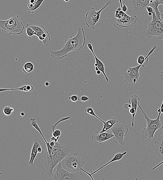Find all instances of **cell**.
Here are the masks:
<instances>
[{
    "label": "cell",
    "instance_id": "f35d334b",
    "mask_svg": "<svg viewBox=\"0 0 163 180\" xmlns=\"http://www.w3.org/2000/svg\"><path fill=\"white\" fill-rule=\"evenodd\" d=\"M121 9L122 11L125 12H126L127 10V7L126 5H122V7H121Z\"/></svg>",
    "mask_w": 163,
    "mask_h": 180
},
{
    "label": "cell",
    "instance_id": "d6a6232c",
    "mask_svg": "<svg viewBox=\"0 0 163 180\" xmlns=\"http://www.w3.org/2000/svg\"><path fill=\"white\" fill-rule=\"evenodd\" d=\"M52 135L55 137L59 138L61 135V131L58 130H55L52 132Z\"/></svg>",
    "mask_w": 163,
    "mask_h": 180
},
{
    "label": "cell",
    "instance_id": "816d5d0a",
    "mask_svg": "<svg viewBox=\"0 0 163 180\" xmlns=\"http://www.w3.org/2000/svg\"><path fill=\"white\" fill-rule=\"evenodd\" d=\"M37 1V0H34L35 2H36Z\"/></svg>",
    "mask_w": 163,
    "mask_h": 180
},
{
    "label": "cell",
    "instance_id": "f1b7e54d",
    "mask_svg": "<svg viewBox=\"0 0 163 180\" xmlns=\"http://www.w3.org/2000/svg\"><path fill=\"white\" fill-rule=\"evenodd\" d=\"M85 111L86 113L89 114V115L95 116L99 120L101 121L102 122H103V121L98 116H97L96 114L94 112V111L93 108L91 107H88L85 110Z\"/></svg>",
    "mask_w": 163,
    "mask_h": 180
},
{
    "label": "cell",
    "instance_id": "44dd1931",
    "mask_svg": "<svg viewBox=\"0 0 163 180\" xmlns=\"http://www.w3.org/2000/svg\"><path fill=\"white\" fill-rule=\"evenodd\" d=\"M127 154V152L126 151H125L122 153H118L116 154V155L115 156L114 158L112 159V160L110 161L109 162H108V163H107L106 164H105L103 166L100 167V168L99 169H97L96 171L93 172L91 174V175L92 176V175L96 173L97 172L100 170V169L104 168V167H106L108 165L110 164V163H112V162L120 161V160H121L125 155H126Z\"/></svg>",
    "mask_w": 163,
    "mask_h": 180
},
{
    "label": "cell",
    "instance_id": "30bf717a",
    "mask_svg": "<svg viewBox=\"0 0 163 180\" xmlns=\"http://www.w3.org/2000/svg\"><path fill=\"white\" fill-rule=\"evenodd\" d=\"M141 65L134 67H129L123 73V78L125 83L131 86L138 84L140 79L139 72Z\"/></svg>",
    "mask_w": 163,
    "mask_h": 180
},
{
    "label": "cell",
    "instance_id": "6da1fadb",
    "mask_svg": "<svg viewBox=\"0 0 163 180\" xmlns=\"http://www.w3.org/2000/svg\"><path fill=\"white\" fill-rule=\"evenodd\" d=\"M71 151L69 146L58 141L55 143L51 154H49L47 148L45 149L42 154V168L48 178L53 176L54 168Z\"/></svg>",
    "mask_w": 163,
    "mask_h": 180
},
{
    "label": "cell",
    "instance_id": "2e32d148",
    "mask_svg": "<svg viewBox=\"0 0 163 180\" xmlns=\"http://www.w3.org/2000/svg\"><path fill=\"white\" fill-rule=\"evenodd\" d=\"M113 134L109 132H106L100 133L96 132L92 136V139L95 143L101 144L104 142H106L109 139L113 138Z\"/></svg>",
    "mask_w": 163,
    "mask_h": 180
},
{
    "label": "cell",
    "instance_id": "52a82bcc",
    "mask_svg": "<svg viewBox=\"0 0 163 180\" xmlns=\"http://www.w3.org/2000/svg\"><path fill=\"white\" fill-rule=\"evenodd\" d=\"M108 132L114 134L113 140L115 143H119L122 146L125 145L124 138L129 131L128 126L122 123L118 122L108 130Z\"/></svg>",
    "mask_w": 163,
    "mask_h": 180
},
{
    "label": "cell",
    "instance_id": "83f0119b",
    "mask_svg": "<svg viewBox=\"0 0 163 180\" xmlns=\"http://www.w3.org/2000/svg\"><path fill=\"white\" fill-rule=\"evenodd\" d=\"M125 13L122 11L121 7H119L115 12V16L117 19H120L124 16Z\"/></svg>",
    "mask_w": 163,
    "mask_h": 180
},
{
    "label": "cell",
    "instance_id": "681fc988",
    "mask_svg": "<svg viewBox=\"0 0 163 180\" xmlns=\"http://www.w3.org/2000/svg\"><path fill=\"white\" fill-rule=\"evenodd\" d=\"M69 0H64V1L66 2H69Z\"/></svg>",
    "mask_w": 163,
    "mask_h": 180
},
{
    "label": "cell",
    "instance_id": "b9f144b4",
    "mask_svg": "<svg viewBox=\"0 0 163 180\" xmlns=\"http://www.w3.org/2000/svg\"><path fill=\"white\" fill-rule=\"evenodd\" d=\"M101 72L100 70L96 71V73L97 75H100L101 74Z\"/></svg>",
    "mask_w": 163,
    "mask_h": 180
},
{
    "label": "cell",
    "instance_id": "d590c367",
    "mask_svg": "<svg viewBox=\"0 0 163 180\" xmlns=\"http://www.w3.org/2000/svg\"><path fill=\"white\" fill-rule=\"evenodd\" d=\"M16 90V88L14 89H4L0 88V93L5 92V91Z\"/></svg>",
    "mask_w": 163,
    "mask_h": 180
},
{
    "label": "cell",
    "instance_id": "484cf974",
    "mask_svg": "<svg viewBox=\"0 0 163 180\" xmlns=\"http://www.w3.org/2000/svg\"><path fill=\"white\" fill-rule=\"evenodd\" d=\"M34 90V87L32 85H25L16 88V90H19L24 92H32Z\"/></svg>",
    "mask_w": 163,
    "mask_h": 180
},
{
    "label": "cell",
    "instance_id": "7bdbcfd3",
    "mask_svg": "<svg viewBox=\"0 0 163 180\" xmlns=\"http://www.w3.org/2000/svg\"><path fill=\"white\" fill-rule=\"evenodd\" d=\"M45 85L47 87H48L49 85V83L48 82H46L45 83Z\"/></svg>",
    "mask_w": 163,
    "mask_h": 180
},
{
    "label": "cell",
    "instance_id": "f546056e",
    "mask_svg": "<svg viewBox=\"0 0 163 180\" xmlns=\"http://www.w3.org/2000/svg\"><path fill=\"white\" fill-rule=\"evenodd\" d=\"M14 111V108H13L10 107L8 106L4 109L3 112L5 115L9 116Z\"/></svg>",
    "mask_w": 163,
    "mask_h": 180
},
{
    "label": "cell",
    "instance_id": "7dc6e473",
    "mask_svg": "<svg viewBox=\"0 0 163 180\" xmlns=\"http://www.w3.org/2000/svg\"><path fill=\"white\" fill-rule=\"evenodd\" d=\"M152 14L151 12H148L149 16H152Z\"/></svg>",
    "mask_w": 163,
    "mask_h": 180
},
{
    "label": "cell",
    "instance_id": "4316f807",
    "mask_svg": "<svg viewBox=\"0 0 163 180\" xmlns=\"http://www.w3.org/2000/svg\"><path fill=\"white\" fill-rule=\"evenodd\" d=\"M26 34L27 36L30 39L31 37L34 35H36V33L27 24L26 26Z\"/></svg>",
    "mask_w": 163,
    "mask_h": 180
},
{
    "label": "cell",
    "instance_id": "603a6c76",
    "mask_svg": "<svg viewBox=\"0 0 163 180\" xmlns=\"http://www.w3.org/2000/svg\"><path fill=\"white\" fill-rule=\"evenodd\" d=\"M30 121L31 122V123L30 124V125L32 126L33 127L36 129L37 131L39 132V133L41 134L42 137H43L45 143H46V144H47L48 143V142L47 141L46 139H45L43 135V134H42L41 129L40 128L38 125H37V121L36 118H32L30 119Z\"/></svg>",
    "mask_w": 163,
    "mask_h": 180
},
{
    "label": "cell",
    "instance_id": "1f68e13d",
    "mask_svg": "<svg viewBox=\"0 0 163 180\" xmlns=\"http://www.w3.org/2000/svg\"><path fill=\"white\" fill-rule=\"evenodd\" d=\"M68 98L69 100H71L73 102H76L77 101L80 100L79 96L76 95L69 96Z\"/></svg>",
    "mask_w": 163,
    "mask_h": 180
},
{
    "label": "cell",
    "instance_id": "5bb4252c",
    "mask_svg": "<svg viewBox=\"0 0 163 180\" xmlns=\"http://www.w3.org/2000/svg\"><path fill=\"white\" fill-rule=\"evenodd\" d=\"M152 146H154L153 149L155 155L162 161L161 163L157 165L152 169L153 171L163 164V136H160Z\"/></svg>",
    "mask_w": 163,
    "mask_h": 180
},
{
    "label": "cell",
    "instance_id": "5b68a950",
    "mask_svg": "<svg viewBox=\"0 0 163 180\" xmlns=\"http://www.w3.org/2000/svg\"><path fill=\"white\" fill-rule=\"evenodd\" d=\"M86 163L85 159L77 154H69L61 161L62 168L73 172L82 171L83 167Z\"/></svg>",
    "mask_w": 163,
    "mask_h": 180
},
{
    "label": "cell",
    "instance_id": "9c48e42d",
    "mask_svg": "<svg viewBox=\"0 0 163 180\" xmlns=\"http://www.w3.org/2000/svg\"><path fill=\"white\" fill-rule=\"evenodd\" d=\"M112 3V2L109 0L105 6L99 11H96L94 7H93L89 12H87L84 18L87 26L90 29H95L96 23L99 21L101 12Z\"/></svg>",
    "mask_w": 163,
    "mask_h": 180
},
{
    "label": "cell",
    "instance_id": "e575fe53",
    "mask_svg": "<svg viewBox=\"0 0 163 180\" xmlns=\"http://www.w3.org/2000/svg\"><path fill=\"white\" fill-rule=\"evenodd\" d=\"M59 138H56L54 136H52V137L49 138V140L51 142H54L55 143H56L58 141V139Z\"/></svg>",
    "mask_w": 163,
    "mask_h": 180
},
{
    "label": "cell",
    "instance_id": "8fae6325",
    "mask_svg": "<svg viewBox=\"0 0 163 180\" xmlns=\"http://www.w3.org/2000/svg\"><path fill=\"white\" fill-rule=\"evenodd\" d=\"M36 33L39 40L43 42L45 46L48 45L51 41V37L48 31L42 25L36 24H27Z\"/></svg>",
    "mask_w": 163,
    "mask_h": 180
},
{
    "label": "cell",
    "instance_id": "7402d4cb",
    "mask_svg": "<svg viewBox=\"0 0 163 180\" xmlns=\"http://www.w3.org/2000/svg\"><path fill=\"white\" fill-rule=\"evenodd\" d=\"M94 56L95 60H96V63L97 64V67L98 68L99 70L101 71V72L104 76L105 79L107 82H109V80L105 72V65L97 57L95 54L93 55Z\"/></svg>",
    "mask_w": 163,
    "mask_h": 180
},
{
    "label": "cell",
    "instance_id": "8992f818",
    "mask_svg": "<svg viewBox=\"0 0 163 180\" xmlns=\"http://www.w3.org/2000/svg\"><path fill=\"white\" fill-rule=\"evenodd\" d=\"M144 34L145 37L149 38L157 36L159 39L163 40V22L162 19L158 18L154 11L152 14V21L149 23Z\"/></svg>",
    "mask_w": 163,
    "mask_h": 180
},
{
    "label": "cell",
    "instance_id": "d4e9b609",
    "mask_svg": "<svg viewBox=\"0 0 163 180\" xmlns=\"http://www.w3.org/2000/svg\"><path fill=\"white\" fill-rule=\"evenodd\" d=\"M34 69V65L31 62H27L24 65L22 70L24 73H27L31 72Z\"/></svg>",
    "mask_w": 163,
    "mask_h": 180
},
{
    "label": "cell",
    "instance_id": "ee69618b",
    "mask_svg": "<svg viewBox=\"0 0 163 180\" xmlns=\"http://www.w3.org/2000/svg\"><path fill=\"white\" fill-rule=\"evenodd\" d=\"M35 2L34 0H30V3L33 4Z\"/></svg>",
    "mask_w": 163,
    "mask_h": 180
},
{
    "label": "cell",
    "instance_id": "d6986e66",
    "mask_svg": "<svg viewBox=\"0 0 163 180\" xmlns=\"http://www.w3.org/2000/svg\"><path fill=\"white\" fill-rule=\"evenodd\" d=\"M119 122L118 120L116 118L112 117L110 118L107 121H103L104 127L102 130L100 132V133L106 132L110 129L112 128L115 124Z\"/></svg>",
    "mask_w": 163,
    "mask_h": 180
},
{
    "label": "cell",
    "instance_id": "7a4b0ae2",
    "mask_svg": "<svg viewBox=\"0 0 163 180\" xmlns=\"http://www.w3.org/2000/svg\"><path fill=\"white\" fill-rule=\"evenodd\" d=\"M86 42L84 29L79 27L76 35L74 37H70L65 41L62 49L56 51H51V56L57 59H63L70 52L79 51L84 46Z\"/></svg>",
    "mask_w": 163,
    "mask_h": 180
},
{
    "label": "cell",
    "instance_id": "4dcf8cb0",
    "mask_svg": "<svg viewBox=\"0 0 163 180\" xmlns=\"http://www.w3.org/2000/svg\"><path fill=\"white\" fill-rule=\"evenodd\" d=\"M70 118H71V117H70V116H69V117L62 118L61 119H60V120L56 123L54 124V125H51V126L52 131V132H53L55 130V128H56L57 125H58L59 123L62 122L69 120V119H70Z\"/></svg>",
    "mask_w": 163,
    "mask_h": 180
},
{
    "label": "cell",
    "instance_id": "4fadbf2b",
    "mask_svg": "<svg viewBox=\"0 0 163 180\" xmlns=\"http://www.w3.org/2000/svg\"><path fill=\"white\" fill-rule=\"evenodd\" d=\"M138 19L136 16H129L125 13L124 16L120 19H117V26L123 28L129 27L136 23Z\"/></svg>",
    "mask_w": 163,
    "mask_h": 180
},
{
    "label": "cell",
    "instance_id": "8d00e7d4",
    "mask_svg": "<svg viewBox=\"0 0 163 180\" xmlns=\"http://www.w3.org/2000/svg\"><path fill=\"white\" fill-rule=\"evenodd\" d=\"M123 107L125 109H129L131 108V105L129 103H126L124 104Z\"/></svg>",
    "mask_w": 163,
    "mask_h": 180
},
{
    "label": "cell",
    "instance_id": "836d02e7",
    "mask_svg": "<svg viewBox=\"0 0 163 180\" xmlns=\"http://www.w3.org/2000/svg\"><path fill=\"white\" fill-rule=\"evenodd\" d=\"M89 99V98L86 96H83L80 98V100L82 102H86Z\"/></svg>",
    "mask_w": 163,
    "mask_h": 180
},
{
    "label": "cell",
    "instance_id": "3957f363",
    "mask_svg": "<svg viewBox=\"0 0 163 180\" xmlns=\"http://www.w3.org/2000/svg\"><path fill=\"white\" fill-rule=\"evenodd\" d=\"M138 106L141 110L147 122V127L144 129L142 130L143 136L145 139H147L149 140H151L154 138L156 131L161 130L163 129V121L160 119L161 111L159 108L157 111L159 113L157 118L156 119H151L145 114L140 104Z\"/></svg>",
    "mask_w": 163,
    "mask_h": 180
},
{
    "label": "cell",
    "instance_id": "f907efd6",
    "mask_svg": "<svg viewBox=\"0 0 163 180\" xmlns=\"http://www.w3.org/2000/svg\"><path fill=\"white\" fill-rule=\"evenodd\" d=\"M3 175V173H2L1 172H0V175Z\"/></svg>",
    "mask_w": 163,
    "mask_h": 180
},
{
    "label": "cell",
    "instance_id": "bcb514c9",
    "mask_svg": "<svg viewBox=\"0 0 163 180\" xmlns=\"http://www.w3.org/2000/svg\"><path fill=\"white\" fill-rule=\"evenodd\" d=\"M95 69L96 71L99 70L98 68L97 67H95Z\"/></svg>",
    "mask_w": 163,
    "mask_h": 180
},
{
    "label": "cell",
    "instance_id": "ac0fdd59",
    "mask_svg": "<svg viewBox=\"0 0 163 180\" xmlns=\"http://www.w3.org/2000/svg\"><path fill=\"white\" fill-rule=\"evenodd\" d=\"M157 48L156 46H154L152 49L150 51L148 54L147 56L142 55H140L137 58V62L139 65H141L142 67H144L145 66L148 65L149 57L152 54L154 50Z\"/></svg>",
    "mask_w": 163,
    "mask_h": 180
},
{
    "label": "cell",
    "instance_id": "ffe728a7",
    "mask_svg": "<svg viewBox=\"0 0 163 180\" xmlns=\"http://www.w3.org/2000/svg\"><path fill=\"white\" fill-rule=\"evenodd\" d=\"M160 4L162 5H163V0H154L153 2H150L149 6L151 7L154 10L158 18L161 19L160 17L161 13L158 9V6Z\"/></svg>",
    "mask_w": 163,
    "mask_h": 180
},
{
    "label": "cell",
    "instance_id": "74e56055",
    "mask_svg": "<svg viewBox=\"0 0 163 180\" xmlns=\"http://www.w3.org/2000/svg\"><path fill=\"white\" fill-rule=\"evenodd\" d=\"M146 9L148 13V12H151V13H153V12H154V10H153L152 7L150 6L147 7Z\"/></svg>",
    "mask_w": 163,
    "mask_h": 180
},
{
    "label": "cell",
    "instance_id": "e0dca14e",
    "mask_svg": "<svg viewBox=\"0 0 163 180\" xmlns=\"http://www.w3.org/2000/svg\"><path fill=\"white\" fill-rule=\"evenodd\" d=\"M42 143L41 140L37 139H35L34 140L33 146L31 150L30 158L28 163L30 166H33L34 159L37 156L38 152L37 148L41 146Z\"/></svg>",
    "mask_w": 163,
    "mask_h": 180
},
{
    "label": "cell",
    "instance_id": "ba28073f",
    "mask_svg": "<svg viewBox=\"0 0 163 180\" xmlns=\"http://www.w3.org/2000/svg\"><path fill=\"white\" fill-rule=\"evenodd\" d=\"M82 173L81 171L76 172H70L62 167L61 162L57 164L56 171L52 176L54 180H81Z\"/></svg>",
    "mask_w": 163,
    "mask_h": 180
},
{
    "label": "cell",
    "instance_id": "cb8c5ba5",
    "mask_svg": "<svg viewBox=\"0 0 163 180\" xmlns=\"http://www.w3.org/2000/svg\"><path fill=\"white\" fill-rule=\"evenodd\" d=\"M44 1V0H37V1L35 2L34 3V6L33 8L27 9V12L29 13L33 14L36 12V10L38 9L39 7L41 6L42 2Z\"/></svg>",
    "mask_w": 163,
    "mask_h": 180
},
{
    "label": "cell",
    "instance_id": "f6af8a7d",
    "mask_svg": "<svg viewBox=\"0 0 163 180\" xmlns=\"http://www.w3.org/2000/svg\"><path fill=\"white\" fill-rule=\"evenodd\" d=\"M25 115V114L23 112H22L21 113V117H22V116H24Z\"/></svg>",
    "mask_w": 163,
    "mask_h": 180
},
{
    "label": "cell",
    "instance_id": "7c38bea8",
    "mask_svg": "<svg viewBox=\"0 0 163 180\" xmlns=\"http://www.w3.org/2000/svg\"><path fill=\"white\" fill-rule=\"evenodd\" d=\"M130 7L138 15L147 14V7L150 5V0H128Z\"/></svg>",
    "mask_w": 163,
    "mask_h": 180
},
{
    "label": "cell",
    "instance_id": "60d3db41",
    "mask_svg": "<svg viewBox=\"0 0 163 180\" xmlns=\"http://www.w3.org/2000/svg\"><path fill=\"white\" fill-rule=\"evenodd\" d=\"M55 143L54 142H51V143H50V146H52V147H53L55 145Z\"/></svg>",
    "mask_w": 163,
    "mask_h": 180
},
{
    "label": "cell",
    "instance_id": "9a60e30c",
    "mask_svg": "<svg viewBox=\"0 0 163 180\" xmlns=\"http://www.w3.org/2000/svg\"><path fill=\"white\" fill-rule=\"evenodd\" d=\"M140 98L136 95H134L131 96L129 99L128 102L131 105V108H129V112L132 115V126L134 127V118L136 115L137 108L138 105L140 104Z\"/></svg>",
    "mask_w": 163,
    "mask_h": 180
},
{
    "label": "cell",
    "instance_id": "c3c4849f",
    "mask_svg": "<svg viewBox=\"0 0 163 180\" xmlns=\"http://www.w3.org/2000/svg\"><path fill=\"white\" fill-rule=\"evenodd\" d=\"M160 16H161L163 19V14L161 13V14H160Z\"/></svg>",
    "mask_w": 163,
    "mask_h": 180
},
{
    "label": "cell",
    "instance_id": "277c9868",
    "mask_svg": "<svg viewBox=\"0 0 163 180\" xmlns=\"http://www.w3.org/2000/svg\"><path fill=\"white\" fill-rule=\"evenodd\" d=\"M25 28L18 16L6 20L0 19V29L4 33L15 35H20L23 33Z\"/></svg>",
    "mask_w": 163,
    "mask_h": 180
},
{
    "label": "cell",
    "instance_id": "ab89813d",
    "mask_svg": "<svg viewBox=\"0 0 163 180\" xmlns=\"http://www.w3.org/2000/svg\"><path fill=\"white\" fill-rule=\"evenodd\" d=\"M37 152L38 153H41L42 152V148L41 146L39 147L38 148H37Z\"/></svg>",
    "mask_w": 163,
    "mask_h": 180
}]
</instances>
